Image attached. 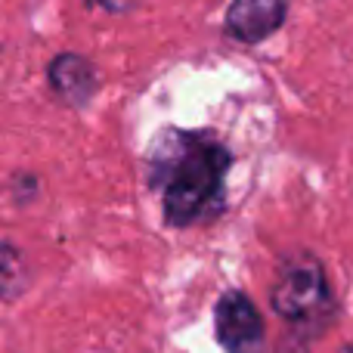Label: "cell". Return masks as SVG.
I'll use <instances>...</instances> for the list:
<instances>
[{
    "instance_id": "cell-1",
    "label": "cell",
    "mask_w": 353,
    "mask_h": 353,
    "mask_svg": "<svg viewBox=\"0 0 353 353\" xmlns=\"http://www.w3.org/2000/svg\"><path fill=\"white\" fill-rule=\"evenodd\" d=\"M230 168L232 152L217 137L201 130H171L168 143L155 149L152 159V183L161 186L168 223L186 230L220 217Z\"/></svg>"
},
{
    "instance_id": "cell-2",
    "label": "cell",
    "mask_w": 353,
    "mask_h": 353,
    "mask_svg": "<svg viewBox=\"0 0 353 353\" xmlns=\"http://www.w3.org/2000/svg\"><path fill=\"white\" fill-rule=\"evenodd\" d=\"M270 307L294 338H323L338 323V298L325 263L313 251H292L279 261L270 288Z\"/></svg>"
},
{
    "instance_id": "cell-3",
    "label": "cell",
    "mask_w": 353,
    "mask_h": 353,
    "mask_svg": "<svg viewBox=\"0 0 353 353\" xmlns=\"http://www.w3.org/2000/svg\"><path fill=\"white\" fill-rule=\"evenodd\" d=\"M214 335L226 353H263L267 332L254 301L239 288H230L214 304Z\"/></svg>"
},
{
    "instance_id": "cell-4",
    "label": "cell",
    "mask_w": 353,
    "mask_h": 353,
    "mask_svg": "<svg viewBox=\"0 0 353 353\" xmlns=\"http://www.w3.org/2000/svg\"><path fill=\"white\" fill-rule=\"evenodd\" d=\"M288 0H232L226 6L223 28L236 43L254 47L263 43L285 25Z\"/></svg>"
},
{
    "instance_id": "cell-5",
    "label": "cell",
    "mask_w": 353,
    "mask_h": 353,
    "mask_svg": "<svg viewBox=\"0 0 353 353\" xmlns=\"http://www.w3.org/2000/svg\"><path fill=\"white\" fill-rule=\"evenodd\" d=\"M47 81L50 90L62 99L65 105H87L99 87L97 68L90 59L78 53H59L47 65Z\"/></svg>"
},
{
    "instance_id": "cell-6",
    "label": "cell",
    "mask_w": 353,
    "mask_h": 353,
    "mask_svg": "<svg viewBox=\"0 0 353 353\" xmlns=\"http://www.w3.org/2000/svg\"><path fill=\"white\" fill-rule=\"evenodd\" d=\"M28 288V263L19 248L0 242V301H16Z\"/></svg>"
},
{
    "instance_id": "cell-7",
    "label": "cell",
    "mask_w": 353,
    "mask_h": 353,
    "mask_svg": "<svg viewBox=\"0 0 353 353\" xmlns=\"http://www.w3.org/2000/svg\"><path fill=\"white\" fill-rule=\"evenodd\" d=\"M140 3V0H90V6H99V10H105V12H130L134 6Z\"/></svg>"
},
{
    "instance_id": "cell-8",
    "label": "cell",
    "mask_w": 353,
    "mask_h": 353,
    "mask_svg": "<svg viewBox=\"0 0 353 353\" xmlns=\"http://www.w3.org/2000/svg\"><path fill=\"white\" fill-rule=\"evenodd\" d=\"M276 353H310V350H307V344L301 341V338L292 335L285 344H279V347H276Z\"/></svg>"
},
{
    "instance_id": "cell-9",
    "label": "cell",
    "mask_w": 353,
    "mask_h": 353,
    "mask_svg": "<svg viewBox=\"0 0 353 353\" xmlns=\"http://www.w3.org/2000/svg\"><path fill=\"white\" fill-rule=\"evenodd\" d=\"M341 353H353V344H344V347H341Z\"/></svg>"
}]
</instances>
